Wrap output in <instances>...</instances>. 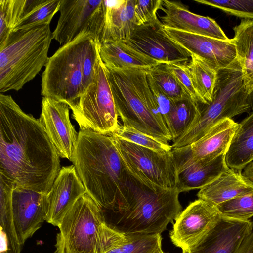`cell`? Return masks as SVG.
Returning a JSON list of instances; mask_svg holds the SVG:
<instances>
[{"label":"cell","mask_w":253,"mask_h":253,"mask_svg":"<svg viewBox=\"0 0 253 253\" xmlns=\"http://www.w3.org/2000/svg\"><path fill=\"white\" fill-rule=\"evenodd\" d=\"M136 0H104L105 27L101 44L128 39L136 26Z\"/></svg>","instance_id":"cell-21"},{"label":"cell","mask_w":253,"mask_h":253,"mask_svg":"<svg viewBox=\"0 0 253 253\" xmlns=\"http://www.w3.org/2000/svg\"><path fill=\"white\" fill-rule=\"evenodd\" d=\"M147 79L156 111L168 128L169 117L175 106L176 101L169 98L163 92L149 72Z\"/></svg>","instance_id":"cell-37"},{"label":"cell","mask_w":253,"mask_h":253,"mask_svg":"<svg viewBox=\"0 0 253 253\" xmlns=\"http://www.w3.org/2000/svg\"><path fill=\"white\" fill-rule=\"evenodd\" d=\"M124 41L160 63L185 65L191 59V54L166 34L160 21L136 26L128 39Z\"/></svg>","instance_id":"cell-14"},{"label":"cell","mask_w":253,"mask_h":253,"mask_svg":"<svg viewBox=\"0 0 253 253\" xmlns=\"http://www.w3.org/2000/svg\"><path fill=\"white\" fill-rule=\"evenodd\" d=\"M225 159L228 167L237 172L253 160V111L238 123Z\"/></svg>","instance_id":"cell-26"},{"label":"cell","mask_w":253,"mask_h":253,"mask_svg":"<svg viewBox=\"0 0 253 253\" xmlns=\"http://www.w3.org/2000/svg\"><path fill=\"white\" fill-rule=\"evenodd\" d=\"M187 66L199 98V104H210L213 99L218 71L211 68L201 58L193 55Z\"/></svg>","instance_id":"cell-28"},{"label":"cell","mask_w":253,"mask_h":253,"mask_svg":"<svg viewBox=\"0 0 253 253\" xmlns=\"http://www.w3.org/2000/svg\"><path fill=\"white\" fill-rule=\"evenodd\" d=\"M50 24L15 30L0 47V93L19 91L45 66L52 40Z\"/></svg>","instance_id":"cell-6"},{"label":"cell","mask_w":253,"mask_h":253,"mask_svg":"<svg viewBox=\"0 0 253 253\" xmlns=\"http://www.w3.org/2000/svg\"><path fill=\"white\" fill-rule=\"evenodd\" d=\"M167 65L188 96L193 101L199 104V98L187 65Z\"/></svg>","instance_id":"cell-39"},{"label":"cell","mask_w":253,"mask_h":253,"mask_svg":"<svg viewBox=\"0 0 253 253\" xmlns=\"http://www.w3.org/2000/svg\"><path fill=\"white\" fill-rule=\"evenodd\" d=\"M162 239L161 234L128 235L103 253H153L162 245Z\"/></svg>","instance_id":"cell-32"},{"label":"cell","mask_w":253,"mask_h":253,"mask_svg":"<svg viewBox=\"0 0 253 253\" xmlns=\"http://www.w3.org/2000/svg\"><path fill=\"white\" fill-rule=\"evenodd\" d=\"M111 135L160 153H165L172 150V145L169 144L168 142L147 135L123 124L120 125Z\"/></svg>","instance_id":"cell-34"},{"label":"cell","mask_w":253,"mask_h":253,"mask_svg":"<svg viewBox=\"0 0 253 253\" xmlns=\"http://www.w3.org/2000/svg\"><path fill=\"white\" fill-rule=\"evenodd\" d=\"M163 0H136L134 16L136 26L159 21L157 11L161 10Z\"/></svg>","instance_id":"cell-38"},{"label":"cell","mask_w":253,"mask_h":253,"mask_svg":"<svg viewBox=\"0 0 253 253\" xmlns=\"http://www.w3.org/2000/svg\"><path fill=\"white\" fill-rule=\"evenodd\" d=\"M48 208V194L14 186L12 215L16 236L22 247L46 221Z\"/></svg>","instance_id":"cell-16"},{"label":"cell","mask_w":253,"mask_h":253,"mask_svg":"<svg viewBox=\"0 0 253 253\" xmlns=\"http://www.w3.org/2000/svg\"><path fill=\"white\" fill-rule=\"evenodd\" d=\"M69 107L80 129L110 135L120 126L106 68L100 56L93 83Z\"/></svg>","instance_id":"cell-9"},{"label":"cell","mask_w":253,"mask_h":253,"mask_svg":"<svg viewBox=\"0 0 253 253\" xmlns=\"http://www.w3.org/2000/svg\"><path fill=\"white\" fill-rule=\"evenodd\" d=\"M14 184L0 174V253H20L13 222L12 201Z\"/></svg>","instance_id":"cell-25"},{"label":"cell","mask_w":253,"mask_h":253,"mask_svg":"<svg viewBox=\"0 0 253 253\" xmlns=\"http://www.w3.org/2000/svg\"><path fill=\"white\" fill-rule=\"evenodd\" d=\"M123 195L104 218L110 228L124 235L161 234L182 207L177 188L153 190L127 171Z\"/></svg>","instance_id":"cell-3"},{"label":"cell","mask_w":253,"mask_h":253,"mask_svg":"<svg viewBox=\"0 0 253 253\" xmlns=\"http://www.w3.org/2000/svg\"><path fill=\"white\" fill-rule=\"evenodd\" d=\"M27 2V0H0V47L5 44L22 18Z\"/></svg>","instance_id":"cell-31"},{"label":"cell","mask_w":253,"mask_h":253,"mask_svg":"<svg viewBox=\"0 0 253 253\" xmlns=\"http://www.w3.org/2000/svg\"><path fill=\"white\" fill-rule=\"evenodd\" d=\"M242 175L253 184V160L249 163L243 169Z\"/></svg>","instance_id":"cell-41"},{"label":"cell","mask_w":253,"mask_h":253,"mask_svg":"<svg viewBox=\"0 0 253 253\" xmlns=\"http://www.w3.org/2000/svg\"><path fill=\"white\" fill-rule=\"evenodd\" d=\"M238 126V123L232 119H225L215 124L196 142L173 149L178 173L196 162H209L226 154Z\"/></svg>","instance_id":"cell-13"},{"label":"cell","mask_w":253,"mask_h":253,"mask_svg":"<svg viewBox=\"0 0 253 253\" xmlns=\"http://www.w3.org/2000/svg\"><path fill=\"white\" fill-rule=\"evenodd\" d=\"M221 218L216 206L198 199L190 202L178 214L169 233L172 243L190 253Z\"/></svg>","instance_id":"cell-12"},{"label":"cell","mask_w":253,"mask_h":253,"mask_svg":"<svg viewBox=\"0 0 253 253\" xmlns=\"http://www.w3.org/2000/svg\"><path fill=\"white\" fill-rule=\"evenodd\" d=\"M233 30L237 60L241 68L245 89L251 94L253 93V20L242 19Z\"/></svg>","instance_id":"cell-27"},{"label":"cell","mask_w":253,"mask_h":253,"mask_svg":"<svg viewBox=\"0 0 253 253\" xmlns=\"http://www.w3.org/2000/svg\"><path fill=\"white\" fill-rule=\"evenodd\" d=\"M226 154L209 162L199 161L187 167L178 173L176 188L180 193L201 189L227 170Z\"/></svg>","instance_id":"cell-24"},{"label":"cell","mask_w":253,"mask_h":253,"mask_svg":"<svg viewBox=\"0 0 253 253\" xmlns=\"http://www.w3.org/2000/svg\"><path fill=\"white\" fill-rule=\"evenodd\" d=\"M110 135L129 173L153 190L176 188L178 172L172 151L160 153Z\"/></svg>","instance_id":"cell-10"},{"label":"cell","mask_w":253,"mask_h":253,"mask_svg":"<svg viewBox=\"0 0 253 253\" xmlns=\"http://www.w3.org/2000/svg\"><path fill=\"white\" fill-rule=\"evenodd\" d=\"M100 45L85 33L60 47L42 73V96L72 105L94 81Z\"/></svg>","instance_id":"cell-4"},{"label":"cell","mask_w":253,"mask_h":253,"mask_svg":"<svg viewBox=\"0 0 253 253\" xmlns=\"http://www.w3.org/2000/svg\"><path fill=\"white\" fill-rule=\"evenodd\" d=\"M171 40L201 58L216 71L226 69L237 61L232 39L221 40L164 27Z\"/></svg>","instance_id":"cell-15"},{"label":"cell","mask_w":253,"mask_h":253,"mask_svg":"<svg viewBox=\"0 0 253 253\" xmlns=\"http://www.w3.org/2000/svg\"><path fill=\"white\" fill-rule=\"evenodd\" d=\"M55 253H97L116 231L105 223L101 209L86 192L62 218Z\"/></svg>","instance_id":"cell-8"},{"label":"cell","mask_w":253,"mask_h":253,"mask_svg":"<svg viewBox=\"0 0 253 253\" xmlns=\"http://www.w3.org/2000/svg\"><path fill=\"white\" fill-rule=\"evenodd\" d=\"M148 72L163 92L172 100L189 98L166 64H159Z\"/></svg>","instance_id":"cell-33"},{"label":"cell","mask_w":253,"mask_h":253,"mask_svg":"<svg viewBox=\"0 0 253 253\" xmlns=\"http://www.w3.org/2000/svg\"><path fill=\"white\" fill-rule=\"evenodd\" d=\"M106 70L116 108L123 124L165 142L172 140L155 109L148 83L149 70L106 68Z\"/></svg>","instance_id":"cell-5"},{"label":"cell","mask_w":253,"mask_h":253,"mask_svg":"<svg viewBox=\"0 0 253 253\" xmlns=\"http://www.w3.org/2000/svg\"><path fill=\"white\" fill-rule=\"evenodd\" d=\"M99 56L105 66L113 69L150 70L161 64L131 47L124 41L101 44Z\"/></svg>","instance_id":"cell-23"},{"label":"cell","mask_w":253,"mask_h":253,"mask_svg":"<svg viewBox=\"0 0 253 253\" xmlns=\"http://www.w3.org/2000/svg\"><path fill=\"white\" fill-rule=\"evenodd\" d=\"M200 107L194 123L173 141L172 149L189 145L202 138L218 122L253 111V93L245 89L241 66L237 60L229 67L218 71L213 99Z\"/></svg>","instance_id":"cell-7"},{"label":"cell","mask_w":253,"mask_h":253,"mask_svg":"<svg viewBox=\"0 0 253 253\" xmlns=\"http://www.w3.org/2000/svg\"><path fill=\"white\" fill-rule=\"evenodd\" d=\"M253 191V184L242 172L230 168L222 172L212 182L200 189L198 199L216 206L220 204Z\"/></svg>","instance_id":"cell-22"},{"label":"cell","mask_w":253,"mask_h":253,"mask_svg":"<svg viewBox=\"0 0 253 253\" xmlns=\"http://www.w3.org/2000/svg\"><path fill=\"white\" fill-rule=\"evenodd\" d=\"M253 229V223L250 220L240 221L221 216L215 226L190 253H236L243 240Z\"/></svg>","instance_id":"cell-20"},{"label":"cell","mask_w":253,"mask_h":253,"mask_svg":"<svg viewBox=\"0 0 253 253\" xmlns=\"http://www.w3.org/2000/svg\"><path fill=\"white\" fill-rule=\"evenodd\" d=\"M242 19L253 20V0H194Z\"/></svg>","instance_id":"cell-36"},{"label":"cell","mask_w":253,"mask_h":253,"mask_svg":"<svg viewBox=\"0 0 253 253\" xmlns=\"http://www.w3.org/2000/svg\"><path fill=\"white\" fill-rule=\"evenodd\" d=\"M153 253H166L162 248V245H160Z\"/></svg>","instance_id":"cell-42"},{"label":"cell","mask_w":253,"mask_h":253,"mask_svg":"<svg viewBox=\"0 0 253 253\" xmlns=\"http://www.w3.org/2000/svg\"><path fill=\"white\" fill-rule=\"evenodd\" d=\"M52 39L62 46L87 33L101 44L105 27L104 0H61Z\"/></svg>","instance_id":"cell-11"},{"label":"cell","mask_w":253,"mask_h":253,"mask_svg":"<svg viewBox=\"0 0 253 253\" xmlns=\"http://www.w3.org/2000/svg\"><path fill=\"white\" fill-rule=\"evenodd\" d=\"M236 253H253V231L243 240Z\"/></svg>","instance_id":"cell-40"},{"label":"cell","mask_w":253,"mask_h":253,"mask_svg":"<svg viewBox=\"0 0 253 253\" xmlns=\"http://www.w3.org/2000/svg\"><path fill=\"white\" fill-rule=\"evenodd\" d=\"M216 207L222 217L240 221L248 220L253 216V191Z\"/></svg>","instance_id":"cell-35"},{"label":"cell","mask_w":253,"mask_h":253,"mask_svg":"<svg viewBox=\"0 0 253 253\" xmlns=\"http://www.w3.org/2000/svg\"><path fill=\"white\" fill-rule=\"evenodd\" d=\"M40 122L55 146L60 157L73 160L78 133L69 119V106L65 103L42 97Z\"/></svg>","instance_id":"cell-17"},{"label":"cell","mask_w":253,"mask_h":253,"mask_svg":"<svg viewBox=\"0 0 253 253\" xmlns=\"http://www.w3.org/2000/svg\"><path fill=\"white\" fill-rule=\"evenodd\" d=\"M60 2L61 0H27L24 13L14 30L50 24L59 11Z\"/></svg>","instance_id":"cell-30"},{"label":"cell","mask_w":253,"mask_h":253,"mask_svg":"<svg viewBox=\"0 0 253 253\" xmlns=\"http://www.w3.org/2000/svg\"><path fill=\"white\" fill-rule=\"evenodd\" d=\"M72 162L104 218L121 199L127 172L112 137L80 129Z\"/></svg>","instance_id":"cell-2"},{"label":"cell","mask_w":253,"mask_h":253,"mask_svg":"<svg viewBox=\"0 0 253 253\" xmlns=\"http://www.w3.org/2000/svg\"><path fill=\"white\" fill-rule=\"evenodd\" d=\"M60 156L39 119L0 94V174L15 186L48 194Z\"/></svg>","instance_id":"cell-1"},{"label":"cell","mask_w":253,"mask_h":253,"mask_svg":"<svg viewBox=\"0 0 253 253\" xmlns=\"http://www.w3.org/2000/svg\"><path fill=\"white\" fill-rule=\"evenodd\" d=\"M200 113V104L189 98L176 101L169 115L168 126L173 141L194 123Z\"/></svg>","instance_id":"cell-29"},{"label":"cell","mask_w":253,"mask_h":253,"mask_svg":"<svg viewBox=\"0 0 253 253\" xmlns=\"http://www.w3.org/2000/svg\"><path fill=\"white\" fill-rule=\"evenodd\" d=\"M164 15L160 17L164 27L221 40L229 39L213 19L191 12L179 1L163 0Z\"/></svg>","instance_id":"cell-18"},{"label":"cell","mask_w":253,"mask_h":253,"mask_svg":"<svg viewBox=\"0 0 253 253\" xmlns=\"http://www.w3.org/2000/svg\"><path fill=\"white\" fill-rule=\"evenodd\" d=\"M85 193L74 165L62 167L48 194L49 208L46 221L58 227L66 212Z\"/></svg>","instance_id":"cell-19"}]
</instances>
